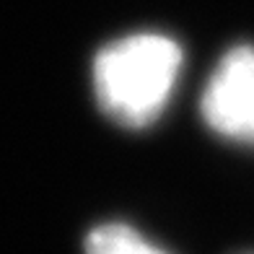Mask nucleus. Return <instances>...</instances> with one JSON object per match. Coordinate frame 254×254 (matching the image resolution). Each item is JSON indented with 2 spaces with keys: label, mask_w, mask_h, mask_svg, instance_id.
I'll return each mask as SVG.
<instances>
[{
  "label": "nucleus",
  "mask_w": 254,
  "mask_h": 254,
  "mask_svg": "<svg viewBox=\"0 0 254 254\" xmlns=\"http://www.w3.org/2000/svg\"><path fill=\"white\" fill-rule=\"evenodd\" d=\"M182 50L164 34H132L96 55L94 88L101 109L125 127L151 125L174 91Z\"/></svg>",
  "instance_id": "f257e3e1"
},
{
  "label": "nucleus",
  "mask_w": 254,
  "mask_h": 254,
  "mask_svg": "<svg viewBox=\"0 0 254 254\" xmlns=\"http://www.w3.org/2000/svg\"><path fill=\"white\" fill-rule=\"evenodd\" d=\"M202 117L226 140L254 145V47L223 55L202 94Z\"/></svg>",
  "instance_id": "f03ea898"
},
{
  "label": "nucleus",
  "mask_w": 254,
  "mask_h": 254,
  "mask_svg": "<svg viewBox=\"0 0 254 254\" xmlns=\"http://www.w3.org/2000/svg\"><path fill=\"white\" fill-rule=\"evenodd\" d=\"M86 254H166V252L153 247L145 236H140L130 226L107 223L88 234Z\"/></svg>",
  "instance_id": "7ed1b4c3"
}]
</instances>
